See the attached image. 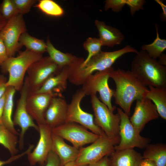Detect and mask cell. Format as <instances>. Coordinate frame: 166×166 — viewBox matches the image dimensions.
<instances>
[{
    "mask_svg": "<svg viewBox=\"0 0 166 166\" xmlns=\"http://www.w3.org/2000/svg\"><path fill=\"white\" fill-rule=\"evenodd\" d=\"M8 58L5 45L2 37L0 36V67Z\"/></svg>",
    "mask_w": 166,
    "mask_h": 166,
    "instance_id": "d590c367",
    "label": "cell"
},
{
    "mask_svg": "<svg viewBox=\"0 0 166 166\" xmlns=\"http://www.w3.org/2000/svg\"><path fill=\"white\" fill-rule=\"evenodd\" d=\"M18 139L17 135L7 128L2 123L0 124V144L9 152L11 156L18 152L17 148Z\"/></svg>",
    "mask_w": 166,
    "mask_h": 166,
    "instance_id": "484cf974",
    "label": "cell"
},
{
    "mask_svg": "<svg viewBox=\"0 0 166 166\" xmlns=\"http://www.w3.org/2000/svg\"><path fill=\"white\" fill-rule=\"evenodd\" d=\"M27 29L23 15L18 14L9 20L0 31L8 57H13L22 46L19 42L21 35Z\"/></svg>",
    "mask_w": 166,
    "mask_h": 166,
    "instance_id": "4fadbf2b",
    "label": "cell"
},
{
    "mask_svg": "<svg viewBox=\"0 0 166 166\" xmlns=\"http://www.w3.org/2000/svg\"><path fill=\"white\" fill-rule=\"evenodd\" d=\"M113 69L111 67L104 71L97 72L87 79L81 88L85 96L96 94L98 92L101 101L112 112L116 108L112 105L111 102L114 90L109 87L108 80Z\"/></svg>",
    "mask_w": 166,
    "mask_h": 166,
    "instance_id": "8992f818",
    "label": "cell"
},
{
    "mask_svg": "<svg viewBox=\"0 0 166 166\" xmlns=\"http://www.w3.org/2000/svg\"><path fill=\"white\" fill-rule=\"evenodd\" d=\"M139 166H157V165L151 160L143 159Z\"/></svg>",
    "mask_w": 166,
    "mask_h": 166,
    "instance_id": "60d3db41",
    "label": "cell"
},
{
    "mask_svg": "<svg viewBox=\"0 0 166 166\" xmlns=\"http://www.w3.org/2000/svg\"><path fill=\"white\" fill-rule=\"evenodd\" d=\"M120 141L119 136L111 139L105 133L100 136L90 145L79 149L75 162L77 165H88L95 163L106 156H110Z\"/></svg>",
    "mask_w": 166,
    "mask_h": 166,
    "instance_id": "5b68a950",
    "label": "cell"
},
{
    "mask_svg": "<svg viewBox=\"0 0 166 166\" xmlns=\"http://www.w3.org/2000/svg\"><path fill=\"white\" fill-rule=\"evenodd\" d=\"M155 27L156 33V39L152 43L143 45L141 50L145 51L151 58L156 59L166 49V40L160 38L158 26L156 25Z\"/></svg>",
    "mask_w": 166,
    "mask_h": 166,
    "instance_id": "83f0119b",
    "label": "cell"
},
{
    "mask_svg": "<svg viewBox=\"0 0 166 166\" xmlns=\"http://www.w3.org/2000/svg\"><path fill=\"white\" fill-rule=\"evenodd\" d=\"M0 11L3 18L7 21L19 14L13 0H3L0 4Z\"/></svg>",
    "mask_w": 166,
    "mask_h": 166,
    "instance_id": "4dcf8cb0",
    "label": "cell"
},
{
    "mask_svg": "<svg viewBox=\"0 0 166 166\" xmlns=\"http://www.w3.org/2000/svg\"><path fill=\"white\" fill-rule=\"evenodd\" d=\"M90 96L94 116V120L96 124L109 138L113 139L119 136L120 121L119 114L118 113L114 114L101 101L96 94Z\"/></svg>",
    "mask_w": 166,
    "mask_h": 166,
    "instance_id": "52a82bcc",
    "label": "cell"
},
{
    "mask_svg": "<svg viewBox=\"0 0 166 166\" xmlns=\"http://www.w3.org/2000/svg\"><path fill=\"white\" fill-rule=\"evenodd\" d=\"M146 1L144 0H125V3L130 8V14L132 16L136 12L143 10Z\"/></svg>",
    "mask_w": 166,
    "mask_h": 166,
    "instance_id": "836d02e7",
    "label": "cell"
},
{
    "mask_svg": "<svg viewBox=\"0 0 166 166\" xmlns=\"http://www.w3.org/2000/svg\"><path fill=\"white\" fill-rule=\"evenodd\" d=\"M77 166H88V165H78Z\"/></svg>",
    "mask_w": 166,
    "mask_h": 166,
    "instance_id": "bcb514c9",
    "label": "cell"
},
{
    "mask_svg": "<svg viewBox=\"0 0 166 166\" xmlns=\"http://www.w3.org/2000/svg\"><path fill=\"white\" fill-rule=\"evenodd\" d=\"M85 95L81 88L77 90L73 95L68 110L65 122L78 124L99 136L105 133L95 123L93 115L84 111L80 105L81 101Z\"/></svg>",
    "mask_w": 166,
    "mask_h": 166,
    "instance_id": "30bf717a",
    "label": "cell"
},
{
    "mask_svg": "<svg viewBox=\"0 0 166 166\" xmlns=\"http://www.w3.org/2000/svg\"><path fill=\"white\" fill-rule=\"evenodd\" d=\"M105 2V11L111 9L113 11L117 13L121 11L126 5L125 0H106Z\"/></svg>",
    "mask_w": 166,
    "mask_h": 166,
    "instance_id": "d6a6232c",
    "label": "cell"
},
{
    "mask_svg": "<svg viewBox=\"0 0 166 166\" xmlns=\"http://www.w3.org/2000/svg\"><path fill=\"white\" fill-rule=\"evenodd\" d=\"M102 46L99 38L89 37L84 42L83 47L88 52L86 59L84 60L80 67H83L93 57L98 54L101 50Z\"/></svg>",
    "mask_w": 166,
    "mask_h": 166,
    "instance_id": "f546056e",
    "label": "cell"
},
{
    "mask_svg": "<svg viewBox=\"0 0 166 166\" xmlns=\"http://www.w3.org/2000/svg\"><path fill=\"white\" fill-rule=\"evenodd\" d=\"M110 156V166H139L143 159L133 149L115 150Z\"/></svg>",
    "mask_w": 166,
    "mask_h": 166,
    "instance_id": "44dd1931",
    "label": "cell"
},
{
    "mask_svg": "<svg viewBox=\"0 0 166 166\" xmlns=\"http://www.w3.org/2000/svg\"><path fill=\"white\" fill-rule=\"evenodd\" d=\"M42 57V54L26 49L19 52L16 57H8L0 67L2 73L9 74L6 84V87L11 86L16 91H20L24 84L25 74L28 68Z\"/></svg>",
    "mask_w": 166,
    "mask_h": 166,
    "instance_id": "277c9868",
    "label": "cell"
},
{
    "mask_svg": "<svg viewBox=\"0 0 166 166\" xmlns=\"http://www.w3.org/2000/svg\"><path fill=\"white\" fill-rule=\"evenodd\" d=\"M7 80L3 74H0V99L6 92L7 88L6 84Z\"/></svg>",
    "mask_w": 166,
    "mask_h": 166,
    "instance_id": "8d00e7d4",
    "label": "cell"
},
{
    "mask_svg": "<svg viewBox=\"0 0 166 166\" xmlns=\"http://www.w3.org/2000/svg\"><path fill=\"white\" fill-rule=\"evenodd\" d=\"M18 41L22 46H25L30 51L41 54L46 51V44L44 41L32 37L26 31L21 35Z\"/></svg>",
    "mask_w": 166,
    "mask_h": 166,
    "instance_id": "4316f807",
    "label": "cell"
},
{
    "mask_svg": "<svg viewBox=\"0 0 166 166\" xmlns=\"http://www.w3.org/2000/svg\"><path fill=\"white\" fill-rule=\"evenodd\" d=\"M132 73L145 86L166 87V67L145 51L136 53L131 65Z\"/></svg>",
    "mask_w": 166,
    "mask_h": 166,
    "instance_id": "3957f363",
    "label": "cell"
},
{
    "mask_svg": "<svg viewBox=\"0 0 166 166\" xmlns=\"http://www.w3.org/2000/svg\"><path fill=\"white\" fill-rule=\"evenodd\" d=\"M19 14L23 15L29 12L37 2L36 0H13Z\"/></svg>",
    "mask_w": 166,
    "mask_h": 166,
    "instance_id": "1f68e13d",
    "label": "cell"
},
{
    "mask_svg": "<svg viewBox=\"0 0 166 166\" xmlns=\"http://www.w3.org/2000/svg\"><path fill=\"white\" fill-rule=\"evenodd\" d=\"M138 51L129 45L112 52L101 51L92 57L83 67L79 63L70 68L68 80L75 85H82L93 73L101 71L111 67L116 61L123 55L130 53H136Z\"/></svg>",
    "mask_w": 166,
    "mask_h": 166,
    "instance_id": "7a4b0ae2",
    "label": "cell"
},
{
    "mask_svg": "<svg viewBox=\"0 0 166 166\" xmlns=\"http://www.w3.org/2000/svg\"><path fill=\"white\" fill-rule=\"evenodd\" d=\"M95 25L99 33L102 46L113 47L120 44L124 39V36L118 29L107 25L98 20L95 21Z\"/></svg>",
    "mask_w": 166,
    "mask_h": 166,
    "instance_id": "ffe728a7",
    "label": "cell"
},
{
    "mask_svg": "<svg viewBox=\"0 0 166 166\" xmlns=\"http://www.w3.org/2000/svg\"><path fill=\"white\" fill-rule=\"evenodd\" d=\"M68 104L61 95L55 96L51 99L45 111V123L51 129L65 123Z\"/></svg>",
    "mask_w": 166,
    "mask_h": 166,
    "instance_id": "e0dca14e",
    "label": "cell"
},
{
    "mask_svg": "<svg viewBox=\"0 0 166 166\" xmlns=\"http://www.w3.org/2000/svg\"><path fill=\"white\" fill-rule=\"evenodd\" d=\"M159 61H158L159 63L161 65L165 66L166 64V55L164 53L162 54L159 57Z\"/></svg>",
    "mask_w": 166,
    "mask_h": 166,
    "instance_id": "7bdbcfd3",
    "label": "cell"
},
{
    "mask_svg": "<svg viewBox=\"0 0 166 166\" xmlns=\"http://www.w3.org/2000/svg\"><path fill=\"white\" fill-rule=\"evenodd\" d=\"M52 133L70 142L79 148L85 145L92 143L99 138L82 126L75 123L65 122L51 129Z\"/></svg>",
    "mask_w": 166,
    "mask_h": 166,
    "instance_id": "7c38bea8",
    "label": "cell"
},
{
    "mask_svg": "<svg viewBox=\"0 0 166 166\" xmlns=\"http://www.w3.org/2000/svg\"><path fill=\"white\" fill-rule=\"evenodd\" d=\"M35 6L45 14L54 17H59L64 14L63 9L57 3L52 0H40Z\"/></svg>",
    "mask_w": 166,
    "mask_h": 166,
    "instance_id": "f1b7e54d",
    "label": "cell"
},
{
    "mask_svg": "<svg viewBox=\"0 0 166 166\" xmlns=\"http://www.w3.org/2000/svg\"><path fill=\"white\" fill-rule=\"evenodd\" d=\"M6 97V93L5 92L4 95L0 99V124L2 123V117Z\"/></svg>",
    "mask_w": 166,
    "mask_h": 166,
    "instance_id": "ab89813d",
    "label": "cell"
},
{
    "mask_svg": "<svg viewBox=\"0 0 166 166\" xmlns=\"http://www.w3.org/2000/svg\"><path fill=\"white\" fill-rule=\"evenodd\" d=\"M77 165L75 161L67 163L63 166H77Z\"/></svg>",
    "mask_w": 166,
    "mask_h": 166,
    "instance_id": "f6af8a7d",
    "label": "cell"
},
{
    "mask_svg": "<svg viewBox=\"0 0 166 166\" xmlns=\"http://www.w3.org/2000/svg\"><path fill=\"white\" fill-rule=\"evenodd\" d=\"M117 113L120 117L119 134L120 141L115 146V150L134 148H144L149 144L151 139L141 136L130 121L129 116L117 108Z\"/></svg>",
    "mask_w": 166,
    "mask_h": 166,
    "instance_id": "ba28073f",
    "label": "cell"
},
{
    "mask_svg": "<svg viewBox=\"0 0 166 166\" xmlns=\"http://www.w3.org/2000/svg\"><path fill=\"white\" fill-rule=\"evenodd\" d=\"M145 148L142 155L143 159L151 160L157 166H166L165 144H149Z\"/></svg>",
    "mask_w": 166,
    "mask_h": 166,
    "instance_id": "d4e9b609",
    "label": "cell"
},
{
    "mask_svg": "<svg viewBox=\"0 0 166 166\" xmlns=\"http://www.w3.org/2000/svg\"><path fill=\"white\" fill-rule=\"evenodd\" d=\"M60 95L54 93H38L29 92L26 106L27 112L37 125L45 124V115L52 98Z\"/></svg>",
    "mask_w": 166,
    "mask_h": 166,
    "instance_id": "2e32d148",
    "label": "cell"
},
{
    "mask_svg": "<svg viewBox=\"0 0 166 166\" xmlns=\"http://www.w3.org/2000/svg\"><path fill=\"white\" fill-rule=\"evenodd\" d=\"M145 97L150 100L155 105L159 116L166 120V87L149 86Z\"/></svg>",
    "mask_w": 166,
    "mask_h": 166,
    "instance_id": "cb8c5ba5",
    "label": "cell"
},
{
    "mask_svg": "<svg viewBox=\"0 0 166 166\" xmlns=\"http://www.w3.org/2000/svg\"><path fill=\"white\" fill-rule=\"evenodd\" d=\"M155 1L158 3L161 6L163 11L162 16L166 19V6L160 0H155Z\"/></svg>",
    "mask_w": 166,
    "mask_h": 166,
    "instance_id": "b9f144b4",
    "label": "cell"
},
{
    "mask_svg": "<svg viewBox=\"0 0 166 166\" xmlns=\"http://www.w3.org/2000/svg\"><path fill=\"white\" fill-rule=\"evenodd\" d=\"M2 17L0 11V31L3 28L7 22Z\"/></svg>",
    "mask_w": 166,
    "mask_h": 166,
    "instance_id": "ee69618b",
    "label": "cell"
},
{
    "mask_svg": "<svg viewBox=\"0 0 166 166\" xmlns=\"http://www.w3.org/2000/svg\"><path fill=\"white\" fill-rule=\"evenodd\" d=\"M39 138L33 151L27 154V158L31 166L38 164L40 166L46 164L48 154L51 150L52 138L51 129L46 124L38 125Z\"/></svg>",
    "mask_w": 166,
    "mask_h": 166,
    "instance_id": "5bb4252c",
    "label": "cell"
},
{
    "mask_svg": "<svg viewBox=\"0 0 166 166\" xmlns=\"http://www.w3.org/2000/svg\"><path fill=\"white\" fill-rule=\"evenodd\" d=\"M26 154L25 152L22 153L21 154H19L18 155H14L12 156V157L10 158L8 160L6 161H2L0 160V166H3L4 165L9 164L14 160L19 159L21 157L23 156L24 155Z\"/></svg>",
    "mask_w": 166,
    "mask_h": 166,
    "instance_id": "f35d334b",
    "label": "cell"
},
{
    "mask_svg": "<svg viewBox=\"0 0 166 166\" xmlns=\"http://www.w3.org/2000/svg\"><path fill=\"white\" fill-rule=\"evenodd\" d=\"M69 72V66L62 68L59 72L49 77L41 88L34 93H54L61 94L60 93L67 88Z\"/></svg>",
    "mask_w": 166,
    "mask_h": 166,
    "instance_id": "ac0fdd59",
    "label": "cell"
},
{
    "mask_svg": "<svg viewBox=\"0 0 166 166\" xmlns=\"http://www.w3.org/2000/svg\"><path fill=\"white\" fill-rule=\"evenodd\" d=\"M88 166H110L109 156H106L98 161Z\"/></svg>",
    "mask_w": 166,
    "mask_h": 166,
    "instance_id": "74e56055",
    "label": "cell"
},
{
    "mask_svg": "<svg viewBox=\"0 0 166 166\" xmlns=\"http://www.w3.org/2000/svg\"><path fill=\"white\" fill-rule=\"evenodd\" d=\"M136 101L134 112L129 120L140 133L147 123L158 119L159 116L155 105L150 100L144 97Z\"/></svg>",
    "mask_w": 166,
    "mask_h": 166,
    "instance_id": "9a60e30c",
    "label": "cell"
},
{
    "mask_svg": "<svg viewBox=\"0 0 166 166\" xmlns=\"http://www.w3.org/2000/svg\"><path fill=\"white\" fill-rule=\"evenodd\" d=\"M60 68L49 56L42 57L31 64L26 76L30 92L38 90L50 76L59 72Z\"/></svg>",
    "mask_w": 166,
    "mask_h": 166,
    "instance_id": "9c48e42d",
    "label": "cell"
},
{
    "mask_svg": "<svg viewBox=\"0 0 166 166\" xmlns=\"http://www.w3.org/2000/svg\"><path fill=\"white\" fill-rule=\"evenodd\" d=\"M51 150L59 157L61 166L69 162L75 161L79 148L69 145L61 137L52 133Z\"/></svg>",
    "mask_w": 166,
    "mask_h": 166,
    "instance_id": "d6986e66",
    "label": "cell"
},
{
    "mask_svg": "<svg viewBox=\"0 0 166 166\" xmlns=\"http://www.w3.org/2000/svg\"><path fill=\"white\" fill-rule=\"evenodd\" d=\"M44 166H61L59 157L51 150L48 154L46 163Z\"/></svg>",
    "mask_w": 166,
    "mask_h": 166,
    "instance_id": "e575fe53",
    "label": "cell"
},
{
    "mask_svg": "<svg viewBox=\"0 0 166 166\" xmlns=\"http://www.w3.org/2000/svg\"><path fill=\"white\" fill-rule=\"evenodd\" d=\"M46 52L49 57L60 68L68 66L70 67L79 62L83 58L79 57L69 53L61 52L56 49L47 38L46 42Z\"/></svg>",
    "mask_w": 166,
    "mask_h": 166,
    "instance_id": "7402d4cb",
    "label": "cell"
},
{
    "mask_svg": "<svg viewBox=\"0 0 166 166\" xmlns=\"http://www.w3.org/2000/svg\"><path fill=\"white\" fill-rule=\"evenodd\" d=\"M110 77L114 81L116 87L113 96L115 103L129 116L133 102L145 97L148 89L130 71L119 68L116 70L114 69Z\"/></svg>",
    "mask_w": 166,
    "mask_h": 166,
    "instance_id": "6da1fadb",
    "label": "cell"
},
{
    "mask_svg": "<svg viewBox=\"0 0 166 166\" xmlns=\"http://www.w3.org/2000/svg\"><path fill=\"white\" fill-rule=\"evenodd\" d=\"M16 90L13 87L6 88V97L4 104L2 121L3 124L10 131L16 135L19 133L15 129L12 117L14 104V97Z\"/></svg>",
    "mask_w": 166,
    "mask_h": 166,
    "instance_id": "603a6c76",
    "label": "cell"
},
{
    "mask_svg": "<svg viewBox=\"0 0 166 166\" xmlns=\"http://www.w3.org/2000/svg\"><path fill=\"white\" fill-rule=\"evenodd\" d=\"M29 92L28 81L26 77L23 85L20 90V97L17 101L13 119L14 126L18 125L21 129L18 141L19 148L20 150L22 149L24 147V136L26 131L30 128H33L39 131L38 126L35 124L26 109V100Z\"/></svg>",
    "mask_w": 166,
    "mask_h": 166,
    "instance_id": "8fae6325",
    "label": "cell"
}]
</instances>
